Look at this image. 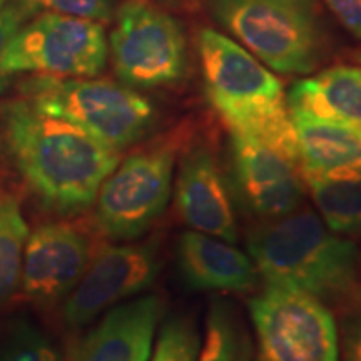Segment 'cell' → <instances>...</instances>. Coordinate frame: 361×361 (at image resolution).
<instances>
[{
    "label": "cell",
    "instance_id": "cell-1",
    "mask_svg": "<svg viewBox=\"0 0 361 361\" xmlns=\"http://www.w3.org/2000/svg\"><path fill=\"white\" fill-rule=\"evenodd\" d=\"M2 124L16 168L40 201L59 213H79L92 206L121 161L119 151L25 99L7 104Z\"/></svg>",
    "mask_w": 361,
    "mask_h": 361
},
{
    "label": "cell",
    "instance_id": "cell-2",
    "mask_svg": "<svg viewBox=\"0 0 361 361\" xmlns=\"http://www.w3.org/2000/svg\"><path fill=\"white\" fill-rule=\"evenodd\" d=\"M247 255L266 284L291 288L326 306L361 303L360 252L310 209L263 221L247 234Z\"/></svg>",
    "mask_w": 361,
    "mask_h": 361
},
{
    "label": "cell",
    "instance_id": "cell-3",
    "mask_svg": "<svg viewBox=\"0 0 361 361\" xmlns=\"http://www.w3.org/2000/svg\"><path fill=\"white\" fill-rule=\"evenodd\" d=\"M197 54L207 99L229 133L276 147L300 162L296 130L276 75L241 44L213 29L197 35Z\"/></svg>",
    "mask_w": 361,
    "mask_h": 361
},
{
    "label": "cell",
    "instance_id": "cell-4",
    "mask_svg": "<svg viewBox=\"0 0 361 361\" xmlns=\"http://www.w3.org/2000/svg\"><path fill=\"white\" fill-rule=\"evenodd\" d=\"M216 22L268 69L306 75L324 56L318 0H207Z\"/></svg>",
    "mask_w": 361,
    "mask_h": 361
},
{
    "label": "cell",
    "instance_id": "cell-5",
    "mask_svg": "<svg viewBox=\"0 0 361 361\" xmlns=\"http://www.w3.org/2000/svg\"><path fill=\"white\" fill-rule=\"evenodd\" d=\"M22 94L39 111L69 121L116 151L137 142L156 119L147 99L111 80L37 75L24 82Z\"/></svg>",
    "mask_w": 361,
    "mask_h": 361
},
{
    "label": "cell",
    "instance_id": "cell-6",
    "mask_svg": "<svg viewBox=\"0 0 361 361\" xmlns=\"http://www.w3.org/2000/svg\"><path fill=\"white\" fill-rule=\"evenodd\" d=\"M178 152V142L164 141L119 161L96 197V221L102 234L133 241L151 229L169 204Z\"/></svg>",
    "mask_w": 361,
    "mask_h": 361
},
{
    "label": "cell",
    "instance_id": "cell-7",
    "mask_svg": "<svg viewBox=\"0 0 361 361\" xmlns=\"http://www.w3.org/2000/svg\"><path fill=\"white\" fill-rule=\"evenodd\" d=\"M114 13L107 45L124 85L156 89L183 79L188 45L178 19L147 0H126Z\"/></svg>",
    "mask_w": 361,
    "mask_h": 361
},
{
    "label": "cell",
    "instance_id": "cell-8",
    "mask_svg": "<svg viewBox=\"0 0 361 361\" xmlns=\"http://www.w3.org/2000/svg\"><path fill=\"white\" fill-rule=\"evenodd\" d=\"M250 316L261 361H340L336 322L316 298L266 284L250 300Z\"/></svg>",
    "mask_w": 361,
    "mask_h": 361
},
{
    "label": "cell",
    "instance_id": "cell-9",
    "mask_svg": "<svg viewBox=\"0 0 361 361\" xmlns=\"http://www.w3.org/2000/svg\"><path fill=\"white\" fill-rule=\"evenodd\" d=\"M109 45L101 22L42 12L13 35L4 56L7 75L35 72L56 78H96Z\"/></svg>",
    "mask_w": 361,
    "mask_h": 361
},
{
    "label": "cell",
    "instance_id": "cell-10",
    "mask_svg": "<svg viewBox=\"0 0 361 361\" xmlns=\"http://www.w3.org/2000/svg\"><path fill=\"white\" fill-rule=\"evenodd\" d=\"M162 266L157 239L109 246L90 261L69 293L62 316L72 328L84 326L121 301L147 290Z\"/></svg>",
    "mask_w": 361,
    "mask_h": 361
},
{
    "label": "cell",
    "instance_id": "cell-11",
    "mask_svg": "<svg viewBox=\"0 0 361 361\" xmlns=\"http://www.w3.org/2000/svg\"><path fill=\"white\" fill-rule=\"evenodd\" d=\"M234 188L239 200L263 221L300 209L305 180L300 162L247 135L229 133Z\"/></svg>",
    "mask_w": 361,
    "mask_h": 361
},
{
    "label": "cell",
    "instance_id": "cell-12",
    "mask_svg": "<svg viewBox=\"0 0 361 361\" xmlns=\"http://www.w3.org/2000/svg\"><path fill=\"white\" fill-rule=\"evenodd\" d=\"M90 239L72 223L39 226L27 238L22 288L30 300L54 303L69 295L90 263Z\"/></svg>",
    "mask_w": 361,
    "mask_h": 361
},
{
    "label": "cell",
    "instance_id": "cell-13",
    "mask_svg": "<svg viewBox=\"0 0 361 361\" xmlns=\"http://www.w3.org/2000/svg\"><path fill=\"white\" fill-rule=\"evenodd\" d=\"M174 200L192 231L238 241V219L226 176L207 146L189 147L174 174Z\"/></svg>",
    "mask_w": 361,
    "mask_h": 361
},
{
    "label": "cell",
    "instance_id": "cell-14",
    "mask_svg": "<svg viewBox=\"0 0 361 361\" xmlns=\"http://www.w3.org/2000/svg\"><path fill=\"white\" fill-rule=\"evenodd\" d=\"M162 316L164 300L157 295L114 306L85 336L74 361H147Z\"/></svg>",
    "mask_w": 361,
    "mask_h": 361
},
{
    "label": "cell",
    "instance_id": "cell-15",
    "mask_svg": "<svg viewBox=\"0 0 361 361\" xmlns=\"http://www.w3.org/2000/svg\"><path fill=\"white\" fill-rule=\"evenodd\" d=\"M176 258L180 278L194 291L250 293L258 284L251 256L209 234L192 229L180 234Z\"/></svg>",
    "mask_w": 361,
    "mask_h": 361
},
{
    "label": "cell",
    "instance_id": "cell-16",
    "mask_svg": "<svg viewBox=\"0 0 361 361\" xmlns=\"http://www.w3.org/2000/svg\"><path fill=\"white\" fill-rule=\"evenodd\" d=\"M290 112L361 126V67L335 66L293 85Z\"/></svg>",
    "mask_w": 361,
    "mask_h": 361
},
{
    "label": "cell",
    "instance_id": "cell-17",
    "mask_svg": "<svg viewBox=\"0 0 361 361\" xmlns=\"http://www.w3.org/2000/svg\"><path fill=\"white\" fill-rule=\"evenodd\" d=\"M305 173L361 169V126L290 112Z\"/></svg>",
    "mask_w": 361,
    "mask_h": 361
},
{
    "label": "cell",
    "instance_id": "cell-18",
    "mask_svg": "<svg viewBox=\"0 0 361 361\" xmlns=\"http://www.w3.org/2000/svg\"><path fill=\"white\" fill-rule=\"evenodd\" d=\"M301 174L323 223L341 236H360L361 169Z\"/></svg>",
    "mask_w": 361,
    "mask_h": 361
},
{
    "label": "cell",
    "instance_id": "cell-19",
    "mask_svg": "<svg viewBox=\"0 0 361 361\" xmlns=\"http://www.w3.org/2000/svg\"><path fill=\"white\" fill-rule=\"evenodd\" d=\"M197 361H252L250 331L229 301H211Z\"/></svg>",
    "mask_w": 361,
    "mask_h": 361
},
{
    "label": "cell",
    "instance_id": "cell-20",
    "mask_svg": "<svg viewBox=\"0 0 361 361\" xmlns=\"http://www.w3.org/2000/svg\"><path fill=\"white\" fill-rule=\"evenodd\" d=\"M27 238L29 228L19 201L0 191V303L19 286Z\"/></svg>",
    "mask_w": 361,
    "mask_h": 361
},
{
    "label": "cell",
    "instance_id": "cell-21",
    "mask_svg": "<svg viewBox=\"0 0 361 361\" xmlns=\"http://www.w3.org/2000/svg\"><path fill=\"white\" fill-rule=\"evenodd\" d=\"M201 341L191 319L174 316L162 324L147 361H197Z\"/></svg>",
    "mask_w": 361,
    "mask_h": 361
},
{
    "label": "cell",
    "instance_id": "cell-22",
    "mask_svg": "<svg viewBox=\"0 0 361 361\" xmlns=\"http://www.w3.org/2000/svg\"><path fill=\"white\" fill-rule=\"evenodd\" d=\"M117 0H20L24 13L54 12L96 22H109L116 12Z\"/></svg>",
    "mask_w": 361,
    "mask_h": 361
},
{
    "label": "cell",
    "instance_id": "cell-23",
    "mask_svg": "<svg viewBox=\"0 0 361 361\" xmlns=\"http://www.w3.org/2000/svg\"><path fill=\"white\" fill-rule=\"evenodd\" d=\"M0 361H62L56 348L35 333L13 338L0 353Z\"/></svg>",
    "mask_w": 361,
    "mask_h": 361
},
{
    "label": "cell",
    "instance_id": "cell-24",
    "mask_svg": "<svg viewBox=\"0 0 361 361\" xmlns=\"http://www.w3.org/2000/svg\"><path fill=\"white\" fill-rule=\"evenodd\" d=\"M341 361H361V303L348 310L341 326Z\"/></svg>",
    "mask_w": 361,
    "mask_h": 361
},
{
    "label": "cell",
    "instance_id": "cell-25",
    "mask_svg": "<svg viewBox=\"0 0 361 361\" xmlns=\"http://www.w3.org/2000/svg\"><path fill=\"white\" fill-rule=\"evenodd\" d=\"M22 20H24V11L22 8L11 6V4L0 7V89L6 87L8 78H11L4 71V56H6L12 37L22 27Z\"/></svg>",
    "mask_w": 361,
    "mask_h": 361
},
{
    "label": "cell",
    "instance_id": "cell-26",
    "mask_svg": "<svg viewBox=\"0 0 361 361\" xmlns=\"http://www.w3.org/2000/svg\"><path fill=\"white\" fill-rule=\"evenodd\" d=\"M345 30L361 39V0H324Z\"/></svg>",
    "mask_w": 361,
    "mask_h": 361
},
{
    "label": "cell",
    "instance_id": "cell-27",
    "mask_svg": "<svg viewBox=\"0 0 361 361\" xmlns=\"http://www.w3.org/2000/svg\"><path fill=\"white\" fill-rule=\"evenodd\" d=\"M7 4H8V0H0V7L7 6Z\"/></svg>",
    "mask_w": 361,
    "mask_h": 361
},
{
    "label": "cell",
    "instance_id": "cell-28",
    "mask_svg": "<svg viewBox=\"0 0 361 361\" xmlns=\"http://www.w3.org/2000/svg\"><path fill=\"white\" fill-rule=\"evenodd\" d=\"M358 61L361 62V49H360V54H358Z\"/></svg>",
    "mask_w": 361,
    "mask_h": 361
}]
</instances>
